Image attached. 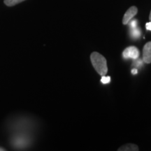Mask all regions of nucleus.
<instances>
[{
  "instance_id": "obj_1",
  "label": "nucleus",
  "mask_w": 151,
  "mask_h": 151,
  "mask_svg": "<svg viewBox=\"0 0 151 151\" xmlns=\"http://www.w3.org/2000/svg\"><path fill=\"white\" fill-rule=\"evenodd\" d=\"M90 60L94 69L100 76L106 75L108 72L107 62L102 55L97 52H92L90 55Z\"/></svg>"
},
{
  "instance_id": "obj_2",
  "label": "nucleus",
  "mask_w": 151,
  "mask_h": 151,
  "mask_svg": "<svg viewBox=\"0 0 151 151\" xmlns=\"http://www.w3.org/2000/svg\"><path fill=\"white\" fill-rule=\"evenodd\" d=\"M140 52L139 49L135 46H129L125 48L122 52V56L124 59L137 60L139 57Z\"/></svg>"
},
{
  "instance_id": "obj_3",
  "label": "nucleus",
  "mask_w": 151,
  "mask_h": 151,
  "mask_svg": "<svg viewBox=\"0 0 151 151\" xmlns=\"http://www.w3.org/2000/svg\"><path fill=\"white\" fill-rule=\"evenodd\" d=\"M138 13V9L135 6H132L130 8L128 9V10L126 11L124 14L123 18H122V24L126 25L129 24L130 20L134 17Z\"/></svg>"
},
{
  "instance_id": "obj_4",
  "label": "nucleus",
  "mask_w": 151,
  "mask_h": 151,
  "mask_svg": "<svg viewBox=\"0 0 151 151\" xmlns=\"http://www.w3.org/2000/svg\"><path fill=\"white\" fill-rule=\"evenodd\" d=\"M143 61L146 64L151 63V41L146 43L143 46Z\"/></svg>"
},
{
  "instance_id": "obj_5",
  "label": "nucleus",
  "mask_w": 151,
  "mask_h": 151,
  "mask_svg": "<svg viewBox=\"0 0 151 151\" xmlns=\"http://www.w3.org/2000/svg\"><path fill=\"white\" fill-rule=\"evenodd\" d=\"M118 151H138L139 150V147L137 145L134 144V143H127L123 146H120L118 149Z\"/></svg>"
},
{
  "instance_id": "obj_6",
  "label": "nucleus",
  "mask_w": 151,
  "mask_h": 151,
  "mask_svg": "<svg viewBox=\"0 0 151 151\" xmlns=\"http://www.w3.org/2000/svg\"><path fill=\"white\" fill-rule=\"evenodd\" d=\"M25 0H4V2L8 6H14L22 2Z\"/></svg>"
},
{
  "instance_id": "obj_7",
  "label": "nucleus",
  "mask_w": 151,
  "mask_h": 151,
  "mask_svg": "<svg viewBox=\"0 0 151 151\" xmlns=\"http://www.w3.org/2000/svg\"><path fill=\"white\" fill-rule=\"evenodd\" d=\"M132 37L134 38H139L141 36V31L140 29H138L137 27L134 29H132Z\"/></svg>"
},
{
  "instance_id": "obj_8",
  "label": "nucleus",
  "mask_w": 151,
  "mask_h": 151,
  "mask_svg": "<svg viewBox=\"0 0 151 151\" xmlns=\"http://www.w3.org/2000/svg\"><path fill=\"white\" fill-rule=\"evenodd\" d=\"M101 82L103 84H108L111 82V77L110 76H103L101 78Z\"/></svg>"
},
{
  "instance_id": "obj_9",
  "label": "nucleus",
  "mask_w": 151,
  "mask_h": 151,
  "mask_svg": "<svg viewBox=\"0 0 151 151\" xmlns=\"http://www.w3.org/2000/svg\"><path fill=\"white\" fill-rule=\"evenodd\" d=\"M129 22H130L129 25H130V27H131V29H134V28L137 27V21L136 20H131L129 21Z\"/></svg>"
},
{
  "instance_id": "obj_10",
  "label": "nucleus",
  "mask_w": 151,
  "mask_h": 151,
  "mask_svg": "<svg viewBox=\"0 0 151 151\" xmlns=\"http://www.w3.org/2000/svg\"><path fill=\"white\" fill-rule=\"evenodd\" d=\"M146 28L147 30H149V31H151V22H147L146 24Z\"/></svg>"
},
{
  "instance_id": "obj_11",
  "label": "nucleus",
  "mask_w": 151,
  "mask_h": 151,
  "mask_svg": "<svg viewBox=\"0 0 151 151\" xmlns=\"http://www.w3.org/2000/svg\"><path fill=\"white\" fill-rule=\"evenodd\" d=\"M138 73V71L137 69H133L132 70V74H137V73Z\"/></svg>"
},
{
  "instance_id": "obj_12",
  "label": "nucleus",
  "mask_w": 151,
  "mask_h": 151,
  "mask_svg": "<svg viewBox=\"0 0 151 151\" xmlns=\"http://www.w3.org/2000/svg\"><path fill=\"white\" fill-rule=\"evenodd\" d=\"M149 20H150V21L151 22V11H150V15H149Z\"/></svg>"
},
{
  "instance_id": "obj_13",
  "label": "nucleus",
  "mask_w": 151,
  "mask_h": 151,
  "mask_svg": "<svg viewBox=\"0 0 151 151\" xmlns=\"http://www.w3.org/2000/svg\"><path fill=\"white\" fill-rule=\"evenodd\" d=\"M6 150L4 148H0V151H5Z\"/></svg>"
}]
</instances>
